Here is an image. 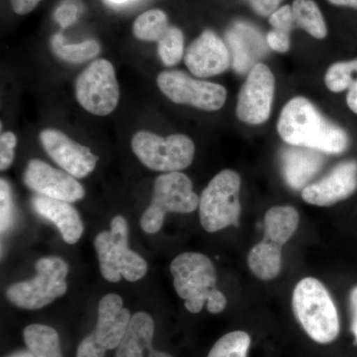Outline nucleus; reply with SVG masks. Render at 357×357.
Here are the masks:
<instances>
[{"label": "nucleus", "instance_id": "17", "mask_svg": "<svg viewBox=\"0 0 357 357\" xmlns=\"http://www.w3.org/2000/svg\"><path fill=\"white\" fill-rule=\"evenodd\" d=\"M185 64L194 76H218L229 69V48L215 32L206 30L190 45L185 52Z\"/></svg>", "mask_w": 357, "mask_h": 357}, {"label": "nucleus", "instance_id": "35", "mask_svg": "<svg viewBox=\"0 0 357 357\" xmlns=\"http://www.w3.org/2000/svg\"><path fill=\"white\" fill-rule=\"evenodd\" d=\"M14 13L18 15H25L36 8L42 0H9Z\"/></svg>", "mask_w": 357, "mask_h": 357}, {"label": "nucleus", "instance_id": "12", "mask_svg": "<svg viewBox=\"0 0 357 357\" xmlns=\"http://www.w3.org/2000/svg\"><path fill=\"white\" fill-rule=\"evenodd\" d=\"M160 91L178 105H188L206 112L222 109L227 100V89L211 82L199 81L181 70H165L157 77Z\"/></svg>", "mask_w": 357, "mask_h": 357}, {"label": "nucleus", "instance_id": "9", "mask_svg": "<svg viewBox=\"0 0 357 357\" xmlns=\"http://www.w3.org/2000/svg\"><path fill=\"white\" fill-rule=\"evenodd\" d=\"M131 148L138 160L150 170L178 172L194 161L195 148L191 138L184 134L161 137L149 131L134 134Z\"/></svg>", "mask_w": 357, "mask_h": 357}, {"label": "nucleus", "instance_id": "11", "mask_svg": "<svg viewBox=\"0 0 357 357\" xmlns=\"http://www.w3.org/2000/svg\"><path fill=\"white\" fill-rule=\"evenodd\" d=\"M75 89L79 105L98 116L112 114L121 98L114 66L105 59L91 63L77 77Z\"/></svg>", "mask_w": 357, "mask_h": 357}, {"label": "nucleus", "instance_id": "36", "mask_svg": "<svg viewBox=\"0 0 357 357\" xmlns=\"http://www.w3.org/2000/svg\"><path fill=\"white\" fill-rule=\"evenodd\" d=\"M349 309L351 316V333L357 344V285L349 293Z\"/></svg>", "mask_w": 357, "mask_h": 357}, {"label": "nucleus", "instance_id": "7", "mask_svg": "<svg viewBox=\"0 0 357 357\" xmlns=\"http://www.w3.org/2000/svg\"><path fill=\"white\" fill-rule=\"evenodd\" d=\"M199 204L191 178L181 172L164 174L155 180L153 197L141 217V229L146 234H157L163 227L167 213H191Z\"/></svg>", "mask_w": 357, "mask_h": 357}, {"label": "nucleus", "instance_id": "5", "mask_svg": "<svg viewBox=\"0 0 357 357\" xmlns=\"http://www.w3.org/2000/svg\"><path fill=\"white\" fill-rule=\"evenodd\" d=\"M128 222L122 215H116L112 218L110 230L100 232L93 241L100 273L112 283L121 278L138 281L147 273L146 260L128 248Z\"/></svg>", "mask_w": 357, "mask_h": 357}, {"label": "nucleus", "instance_id": "24", "mask_svg": "<svg viewBox=\"0 0 357 357\" xmlns=\"http://www.w3.org/2000/svg\"><path fill=\"white\" fill-rule=\"evenodd\" d=\"M51 48L61 60L74 64L93 60L100 52V44L93 39L86 40L81 43L65 44V37L62 33H57L52 37Z\"/></svg>", "mask_w": 357, "mask_h": 357}, {"label": "nucleus", "instance_id": "32", "mask_svg": "<svg viewBox=\"0 0 357 357\" xmlns=\"http://www.w3.org/2000/svg\"><path fill=\"white\" fill-rule=\"evenodd\" d=\"M269 23L271 24L272 27H273L274 30L290 34L294 25H295L292 7L289 6L279 7L276 11H274V13L269 16Z\"/></svg>", "mask_w": 357, "mask_h": 357}, {"label": "nucleus", "instance_id": "10", "mask_svg": "<svg viewBox=\"0 0 357 357\" xmlns=\"http://www.w3.org/2000/svg\"><path fill=\"white\" fill-rule=\"evenodd\" d=\"M131 314L123 307L117 294H109L100 300L95 330L82 340L77 357H105V352L117 349L128 331Z\"/></svg>", "mask_w": 357, "mask_h": 357}, {"label": "nucleus", "instance_id": "18", "mask_svg": "<svg viewBox=\"0 0 357 357\" xmlns=\"http://www.w3.org/2000/svg\"><path fill=\"white\" fill-rule=\"evenodd\" d=\"M32 206L40 217L58 227L65 243L76 244L84 232L83 222L74 206L67 202L47 198L42 195L33 197Z\"/></svg>", "mask_w": 357, "mask_h": 357}, {"label": "nucleus", "instance_id": "22", "mask_svg": "<svg viewBox=\"0 0 357 357\" xmlns=\"http://www.w3.org/2000/svg\"><path fill=\"white\" fill-rule=\"evenodd\" d=\"M325 83L333 93L349 89L347 105L357 114V59L331 66L326 74Z\"/></svg>", "mask_w": 357, "mask_h": 357}, {"label": "nucleus", "instance_id": "2", "mask_svg": "<svg viewBox=\"0 0 357 357\" xmlns=\"http://www.w3.org/2000/svg\"><path fill=\"white\" fill-rule=\"evenodd\" d=\"M174 288L185 307L192 314H199L206 304L211 314L223 312L227 298L217 288V271L208 256L198 252H185L171 263Z\"/></svg>", "mask_w": 357, "mask_h": 357}, {"label": "nucleus", "instance_id": "3", "mask_svg": "<svg viewBox=\"0 0 357 357\" xmlns=\"http://www.w3.org/2000/svg\"><path fill=\"white\" fill-rule=\"evenodd\" d=\"M292 307L296 319L314 342L328 344L340 335V317L332 296L318 279L306 277L294 289Z\"/></svg>", "mask_w": 357, "mask_h": 357}, {"label": "nucleus", "instance_id": "39", "mask_svg": "<svg viewBox=\"0 0 357 357\" xmlns=\"http://www.w3.org/2000/svg\"><path fill=\"white\" fill-rule=\"evenodd\" d=\"M107 1L110 2V3L114 4H121L124 3V2H128L129 0H107Z\"/></svg>", "mask_w": 357, "mask_h": 357}, {"label": "nucleus", "instance_id": "23", "mask_svg": "<svg viewBox=\"0 0 357 357\" xmlns=\"http://www.w3.org/2000/svg\"><path fill=\"white\" fill-rule=\"evenodd\" d=\"M26 347L34 357H63L60 337L52 326L34 324L23 332Z\"/></svg>", "mask_w": 357, "mask_h": 357}, {"label": "nucleus", "instance_id": "21", "mask_svg": "<svg viewBox=\"0 0 357 357\" xmlns=\"http://www.w3.org/2000/svg\"><path fill=\"white\" fill-rule=\"evenodd\" d=\"M281 161L284 178L294 190L307 187L325 163L321 152L298 146L285 149Z\"/></svg>", "mask_w": 357, "mask_h": 357}, {"label": "nucleus", "instance_id": "38", "mask_svg": "<svg viewBox=\"0 0 357 357\" xmlns=\"http://www.w3.org/2000/svg\"><path fill=\"white\" fill-rule=\"evenodd\" d=\"M7 357H34L33 354L29 351H20L14 352V354H10Z\"/></svg>", "mask_w": 357, "mask_h": 357}, {"label": "nucleus", "instance_id": "26", "mask_svg": "<svg viewBox=\"0 0 357 357\" xmlns=\"http://www.w3.org/2000/svg\"><path fill=\"white\" fill-rule=\"evenodd\" d=\"M168 16L160 9H151L141 14L134 21V36L141 41L157 42L162 38L168 28Z\"/></svg>", "mask_w": 357, "mask_h": 357}, {"label": "nucleus", "instance_id": "25", "mask_svg": "<svg viewBox=\"0 0 357 357\" xmlns=\"http://www.w3.org/2000/svg\"><path fill=\"white\" fill-rule=\"evenodd\" d=\"M292 13L295 25L314 38H325L328 34L325 20L314 0H294Z\"/></svg>", "mask_w": 357, "mask_h": 357}, {"label": "nucleus", "instance_id": "28", "mask_svg": "<svg viewBox=\"0 0 357 357\" xmlns=\"http://www.w3.org/2000/svg\"><path fill=\"white\" fill-rule=\"evenodd\" d=\"M158 54L167 67L177 65L184 55V35L181 29L170 26L158 42Z\"/></svg>", "mask_w": 357, "mask_h": 357}, {"label": "nucleus", "instance_id": "14", "mask_svg": "<svg viewBox=\"0 0 357 357\" xmlns=\"http://www.w3.org/2000/svg\"><path fill=\"white\" fill-rule=\"evenodd\" d=\"M23 180L25 185L37 194L70 204L81 201L86 195L77 178L38 159L28 162Z\"/></svg>", "mask_w": 357, "mask_h": 357}, {"label": "nucleus", "instance_id": "29", "mask_svg": "<svg viewBox=\"0 0 357 357\" xmlns=\"http://www.w3.org/2000/svg\"><path fill=\"white\" fill-rule=\"evenodd\" d=\"M13 222V199L10 185L6 180H0V229L6 234Z\"/></svg>", "mask_w": 357, "mask_h": 357}, {"label": "nucleus", "instance_id": "16", "mask_svg": "<svg viewBox=\"0 0 357 357\" xmlns=\"http://www.w3.org/2000/svg\"><path fill=\"white\" fill-rule=\"evenodd\" d=\"M357 189V162L349 160L337 164L321 180L302 190V198L307 204L330 206L349 199Z\"/></svg>", "mask_w": 357, "mask_h": 357}, {"label": "nucleus", "instance_id": "8", "mask_svg": "<svg viewBox=\"0 0 357 357\" xmlns=\"http://www.w3.org/2000/svg\"><path fill=\"white\" fill-rule=\"evenodd\" d=\"M241 180L232 170L218 173L208 183L199 198V220L206 231L238 225L241 206L239 201Z\"/></svg>", "mask_w": 357, "mask_h": 357}, {"label": "nucleus", "instance_id": "20", "mask_svg": "<svg viewBox=\"0 0 357 357\" xmlns=\"http://www.w3.org/2000/svg\"><path fill=\"white\" fill-rule=\"evenodd\" d=\"M154 331V321L149 314L145 312L134 314L115 357H173L167 352L153 349Z\"/></svg>", "mask_w": 357, "mask_h": 357}, {"label": "nucleus", "instance_id": "34", "mask_svg": "<svg viewBox=\"0 0 357 357\" xmlns=\"http://www.w3.org/2000/svg\"><path fill=\"white\" fill-rule=\"evenodd\" d=\"M258 15H271L280 6L283 0H245Z\"/></svg>", "mask_w": 357, "mask_h": 357}, {"label": "nucleus", "instance_id": "15", "mask_svg": "<svg viewBox=\"0 0 357 357\" xmlns=\"http://www.w3.org/2000/svg\"><path fill=\"white\" fill-rule=\"evenodd\" d=\"M40 140L46 153L73 177H86L95 170L98 158L89 148L79 144L62 131L44 129L40 133Z\"/></svg>", "mask_w": 357, "mask_h": 357}, {"label": "nucleus", "instance_id": "33", "mask_svg": "<svg viewBox=\"0 0 357 357\" xmlns=\"http://www.w3.org/2000/svg\"><path fill=\"white\" fill-rule=\"evenodd\" d=\"M267 45L272 50L286 53L290 49V34L272 30L267 34Z\"/></svg>", "mask_w": 357, "mask_h": 357}, {"label": "nucleus", "instance_id": "13", "mask_svg": "<svg viewBox=\"0 0 357 357\" xmlns=\"http://www.w3.org/2000/svg\"><path fill=\"white\" fill-rule=\"evenodd\" d=\"M275 93L273 73L262 63L249 70L248 79L239 91L236 115L239 121L259 126L269 119Z\"/></svg>", "mask_w": 357, "mask_h": 357}, {"label": "nucleus", "instance_id": "6", "mask_svg": "<svg viewBox=\"0 0 357 357\" xmlns=\"http://www.w3.org/2000/svg\"><path fill=\"white\" fill-rule=\"evenodd\" d=\"M36 275L30 280L9 286L6 298L14 306L25 310H39L48 306L68 291L69 265L58 256L39 259L35 264Z\"/></svg>", "mask_w": 357, "mask_h": 357}, {"label": "nucleus", "instance_id": "31", "mask_svg": "<svg viewBox=\"0 0 357 357\" xmlns=\"http://www.w3.org/2000/svg\"><path fill=\"white\" fill-rule=\"evenodd\" d=\"M17 144L15 134L7 131L0 135V170L8 169L14 159V149Z\"/></svg>", "mask_w": 357, "mask_h": 357}, {"label": "nucleus", "instance_id": "4", "mask_svg": "<svg viewBox=\"0 0 357 357\" xmlns=\"http://www.w3.org/2000/svg\"><path fill=\"white\" fill-rule=\"evenodd\" d=\"M299 213L290 206H274L264 218V236L249 252V269L257 278H276L282 268V248L290 241L298 227Z\"/></svg>", "mask_w": 357, "mask_h": 357}, {"label": "nucleus", "instance_id": "27", "mask_svg": "<svg viewBox=\"0 0 357 357\" xmlns=\"http://www.w3.org/2000/svg\"><path fill=\"white\" fill-rule=\"evenodd\" d=\"M251 344L250 335L243 331H236L223 335L211 347L208 357H248Z\"/></svg>", "mask_w": 357, "mask_h": 357}, {"label": "nucleus", "instance_id": "37", "mask_svg": "<svg viewBox=\"0 0 357 357\" xmlns=\"http://www.w3.org/2000/svg\"><path fill=\"white\" fill-rule=\"evenodd\" d=\"M330 3L337 6L351 7L357 9V0H328Z\"/></svg>", "mask_w": 357, "mask_h": 357}, {"label": "nucleus", "instance_id": "1", "mask_svg": "<svg viewBox=\"0 0 357 357\" xmlns=\"http://www.w3.org/2000/svg\"><path fill=\"white\" fill-rule=\"evenodd\" d=\"M277 130L292 146L310 148L326 154H342L349 147L344 129L326 121L307 98H294L282 110Z\"/></svg>", "mask_w": 357, "mask_h": 357}, {"label": "nucleus", "instance_id": "19", "mask_svg": "<svg viewBox=\"0 0 357 357\" xmlns=\"http://www.w3.org/2000/svg\"><path fill=\"white\" fill-rule=\"evenodd\" d=\"M225 37L232 53L234 68L236 72H248L253 63L266 53L262 35L248 23H234Z\"/></svg>", "mask_w": 357, "mask_h": 357}, {"label": "nucleus", "instance_id": "30", "mask_svg": "<svg viewBox=\"0 0 357 357\" xmlns=\"http://www.w3.org/2000/svg\"><path fill=\"white\" fill-rule=\"evenodd\" d=\"M81 13L82 6L77 4L76 0H67L56 9L54 20L57 21L62 29H66L77 22Z\"/></svg>", "mask_w": 357, "mask_h": 357}]
</instances>
